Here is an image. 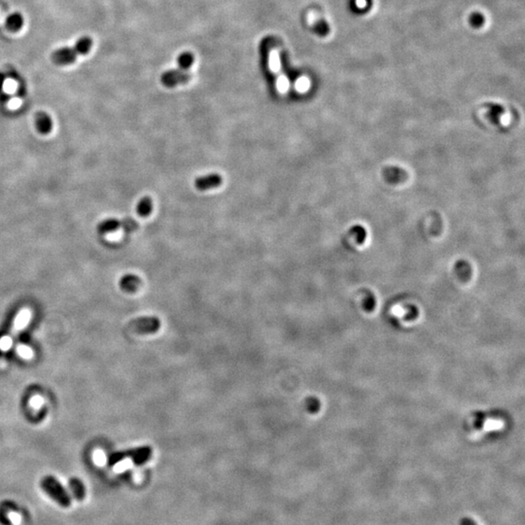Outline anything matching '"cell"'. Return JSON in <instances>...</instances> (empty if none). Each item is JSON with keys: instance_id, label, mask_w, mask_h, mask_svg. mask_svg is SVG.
Instances as JSON below:
<instances>
[{"instance_id": "obj_1", "label": "cell", "mask_w": 525, "mask_h": 525, "mask_svg": "<svg viewBox=\"0 0 525 525\" xmlns=\"http://www.w3.org/2000/svg\"><path fill=\"white\" fill-rule=\"evenodd\" d=\"M43 491L47 493L50 497L59 504L63 508H69L71 505V498L65 488L62 486L55 477L46 476L41 480L40 483Z\"/></svg>"}, {"instance_id": "obj_2", "label": "cell", "mask_w": 525, "mask_h": 525, "mask_svg": "<svg viewBox=\"0 0 525 525\" xmlns=\"http://www.w3.org/2000/svg\"><path fill=\"white\" fill-rule=\"evenodd\" d=\"M150 454H151V449L147 446L126 450L124 452H115V453L111 454L109 457V464L110 465L117 464L120 461L125 459L126 457L132 458L133 461L137 464H141V463H144L150 457Z\"/></svg>"}, {"instance_id": "obj_3", "label": "cell", "mask_w": 525, "mask_h": 525, "mask_svg": "<svg viewBox=\"0 0 525 525\" xmlns=\"http://www.w3.org/2000/svg\"><path fill=\"white\" fill-rule=\"evenodd\" d=\"M161 322L156 317H142L136 319L128 324V328L138 334H152L160 329Z\"/></svg>"}, {"instance_id": "obj_4", "label": "cell", "mask_w": 525, "mask_h": 525, "mask_svg": "<svg viewBox=\"0 0 525 525\" xmlns=\"http://www.w3.org/2000/svg\"><path fill=\"white\" fill-rule=\"evenodd\" d=\"M189 75L183 70H171L167 71L162 76V83L166 87L172 88L180 84L186 83L189 80Z\"/></svg>"}, {"instance_id": "obj_5", "label": "cell", "mask_w": 525, "mask_h": 525, "mask_svg": "<svg viewBox=\"0 0 525 525\" xmlns=\"http://www.w3.org/2000/svg\"><path fill=\"white\" fill-rule=\"evenodd\" d=\"M222 182H223V180H222L221 176L219 174L213 173V174H208L206 176L198 177L196 179L194 180V187L199 191H208L210 189L219 187L221 185Z\"/></svg>"}, {"instance_id": "obj_6", "label": "cell", "mask_w": 525, "mask_h": 525, "mask_svg": "<svg viewBox=\"0 0 525 525\" xmlns=\"http://www.w3.org/2000/svg\"><path fill=\"white\" fill-rule=\"evenodd\" d=\"M77 56V53L75 52L74 48L70 47H63L60 49H57L55 53L53 54V60L54 62L58 65H67L71 64L75 61Z\"/></svg>"}, {"instance_id": "obj_7", "label": "cell", "mask_w": 525, "mask_h": 525, "mask_svg": "<svg viewBox=\"0 0 525 525\" xmlns=\"http://www.w3.org/2000/svg\"><path fill=\"white\" fill-rule=\"evenodd\" d=\"M35 126L41 135H48L53 129V120L45 112H38L35 116Z\"/></svg>"}, {"instance_id": "obj_8", "label": "cell", "mask_w": 525, "mask_h": 525, "mask_svg": "<svg viewBox=\"0 0 525 525\" xmlns=\"http://www.w3.org/2000/svg\"><path fill=\"white\" fill-rule=\"evenodd\" d=\"M120 227L121 221L115 218H109L99 223V225L97 226V231L100 235H107L117 231Z\"/></svg>"}, {"instance_id": "obj_9", "label": "cell", "mask_w": 525, "mask_h": 525, "mask_svg": "<svg viewBox=\"0 0 525 525\" xmlns=\"http://www.w3.org/2000/svg\"><path fill=\"white\" fill-rule=\"evenodd\" d=\"M140 278L135 275H126L120 280V287L125 292H135L140 285Z\"/></svg>"}, {"instance_id": "obj_10", "label": "cell", "mask_w": 525, "mask_h": 525, "mask_svg": "<svg viewBox=\"0 0 525 525\" xmlns=\"http://www.w3.org/2000/svg\"><path fill=\"white\" fill-rule=\"evenodd\" d=\"M70 487L74 497L78 501H82L86 496V488L82 481H80L78 478L70 479Z\"/></svg>"}, {"instance_id": "obj_11", "label": "cell", "mask_w": 525, "mask_h": 525, "mask_svg": "<svg viewBox=\"0 0 525 525\" xmlns=\"http://www.w3.org/2000/svg\"><path fill=\"white\" fill-rule=\"evenodd\" d=\"M153 203L150 198L145 196L141 199L137 206V212L141 217H147L152 213Z\"/></svg>"}, {"instance_id": "obj_12", "label": "cell", "mask_w": 525, "mask_h": 525, "mask_svg": "<svg viewBox=\"0 0 525 525\" xmlns=\"http://www.w3.org/2000/svg\"><path fill=\"white\" fill-rule=\"evenodd\" d=\"M24 25V18L20 13H13L6 20V26L12 31H18Z\"/></svg>"}, {"instance_id": "obj_13", "label": "cell", "mask_w": 525, "mask_h": 525, "mask_svg": "<svg viewBox=\"0 0 525 525\" xmlns=\"http://www.w3.org/2000/svg\"><path fill=\"white\" fill-rule=\"evenodd\" d=\"M92 45H93V41L90 37H87V36H84L79 38L76 44H75V47H74V50L77 54H80V55H86L87 53L90 52L91 48H92Z\"/></svg>"}, {"instance_id": "obj_14", "label": "cell", "mask_w": 525, "mask_h": 525, "mask_svg": "<svg viewBox=\"0 0 525 525\" xmlns=\"http://www.w3.org/2000/svg\"><path fill=\"white\" fill-rule=\"evenodd\" d=\"M193 62V56L190 53H184L178 57V64L182 70H188Z\"/></svg>"}, {"instance_id": "obj_15", "label": "cell", "mask_w": 525, "mask_h": 525, "mask_svg": "<svg viewBox=\"0 0 525 525\" xmlns=\"http://www.w3.org/2000/svg\"><path fill=\"white\" fill-rule=\"evenodd\" d=\"M139 227V224L138 222L135 221L133 218L128 217V218H125L123 221H121V227L120 228H123L124 232L129 234V233H133L135 232Z\"/></svg>"}, {"instance_id": "obj_16", "label": "cell", "mask_w": 525, "mask_h": 525, "mask_svg": "<svg viewBox=\"0 0 525 525\" xmlns=\"http://www.w3.org/2000/svg\"><path fill=\"white\" fill-rule=\"evenodd\" d=\"M10 99V96L6 93V92H3V91H0V103L1 104H6Z\"/></svg>"}, {"instance_id": "obj_17", "label": "cell", "mask_w": 525, "mask_h": 525, "mask_svg": "<svg viewBox=\"0 0 525 525\" xmlns=\"http://www.w3.org/2000/svg\"><path fill=\"white\" fill-rule=\"evenodd\" d=\"M460 525H478L474 519H472L470 517H464L461 519L460 521Z\"/></svg>"}, {"instance_id": "obj_18", "label": "cell", "mask_w": 525, "mask_h": 525, "mask_svg": "<svg viewBox=\"0 0 525 525\" xmlns=\"http://www.w3.org/2000/svg\"><path fill=\"white\" fill-rule=\"evenodd\" d=\"M5 81H6V75L4 73L0 72V91H2Z\"/></svg>"}]
</instances>
